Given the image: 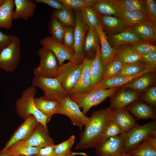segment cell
Masks as SVG:
<instances>
[{
  "mask_svg": "<svg viewBox=\"0 0 156 156\" xmlns=\"http://www.w3.org/2000/svg\"><path fill=\"white\" fill-rule=\"evenodd\" d=\"M129 154L133 156H156V148L151 146L145 140Z\"/></svg>",
  "mask_w": 156,
  "mask_h": 156,
  "instance_id": "cell-41",
  "label": "cell"
},
{
  "mask_svg": "<svg viewBox=\"0 0 156 156\" xmlns=\"http://www.w3.org/2000/svg\"><path fill=\"white\" fill-rule=\"evenodd\" d=\"M100 49V47L96 51L91 65L90 90L96 87L103 80L106 66L101 60Z\"/></svg>",
  "mask_w": 156,
  "mask_h": 156,
  "instance_id": "cell-19",
  "label": "cell"
},
{
  "mask_svg": "<svg viewBox=\"0 0 156 156\" xmlns=\"http://www.w3.org/2000/svg\"><path fill=\"white\" fill-rule=\"evenodd\" d=\"M145 6L147 15L153 21L156 22V1L155 0H143Z\"/></svg>",
  "mask_w": 156,
  "mask_h": 156,
  "instance_id": "cell-47",
  "label": "cell"
},
{
  "mask_svg": "<svg viewBox=\"0 0 156 156\" xmlns=\"http://www.w3.org/2000/svg\"><path fill=\"white\" fill-rule=\"evenodd\" d=\"M131 45L134 50L141 55L156 52V44L151 42H139Z\"/></svg>",
  "mask_w": 156,
  "mask_h": 156,
  "instance_id": "cell-43",
  "label": "cell"
},
{
  "mask_svg": "<svg viewBox=\"0 0 156 156\" xmlns=\"http://www.w3.org/2000/svg\"><path fill=\"white\" fill-rule=\"evenodd\" d=\"M14 36L5 34L0 30V51L11 42Z\"/></svg>",
  "mask_w": 156,
  "mask_h": 156,
  "instance_id": "cell-50",
  "label": "cell"
},
{
  "mask_svg": "<svg viewBox=\"0 0 156 156\" xmlns=\"http://www.w3.org/2000/svg\"><path fill=\"white\" fill-rule=\"evenodd\" d=\"M128 109L137 120L156 119L155 108L142 101H136L131 104L129 105Z\"/></svg>",
  "mask_w": 156,
  "mask_h": 156,
  "instance_id": "cell-20",
  "label": "cell"
},
{
  "mask_svg": "<svg viewBox=\"0 0 156 156\" xmlns=\"http://www.w3.org/2000/svg\"><path fill=\"white\" fill-rule=\"evenodd\" d=\"M108 38L109 44L114 48L125 44H132L138 42L144 41L127 29L120 33L110 35Z\"/></svg>",
  "mask_w": 156,
  "mask_h": 156,
  "instance_id": "cell-23",
  "label": "cell"
},
{
  "mask_svg": "<svg viewBox=\"0 0 156 156\" xmlns=\"http://www.w3.org/2000/svg\"></svg>",
  "mask_w": 156,
  "mask_h": 156,
  "instance_id": "cell-58",
  "label": "cell"
},
{
  "mask_svg": "<svg viewBox=\"0 0 156 156\" xmlns=\"http://www.w3.org/2000/svg\"><path fill=\"white\" fill-rule=\"evenodd\" d=\"M121 156H133L129 154H127L122 152L121 154Z\"/></svg>",
  "mask_w": 156,
  "mask_h": 156,
  "instance_id": "cell-56",
  "label": "cell"
},
{
  "mask_svg": "<svg viewBox=\"0 0 156 156\" xmlns=\"http://www.w3.org/2000/svg\"><path fill=\"white\" fill-rule=\"evenodd\" d=\"M98 16L103 28L110 35L120 33L127 28L124 22L119 17Z\"/></svg>",
  "mask_w": 156,
  "mask_h": 156,
  "instance_id": "cell-24",
  "label": "cell"
},
{
  "mask_svg": "<svg viewBox=\"0 0 156 156\" xmlns=\"http://www.w3.org/2000/svg\"><path fill=\"white\" fill-rule=\"evenodd\" d=\"M80 13L89 28L96 30L101 22L98 14L93 8L84 7L80 10Z\"/></svg>",
  "mask_w": 156,
  "mask_h": 156,
  "instance_id": "cell-36",
  "label": "cell"
},
{
  "mask_svg": "<svg viewBox=\"0 0 156 156\" xmlns=\"http://www.w3.org/2000/svg\"><path fill=\"white\" fill-rule=\"evenodd\" d=\"M78 154H80L83 155H85V154L83 153H77L73 152L71 150L67 154L64 156H74L75 155Z\"/></svg>",
  "mask_w": 156,
  "mask_h": 156,
  "instance_id": "cell-54",
  "label": "cell"
},
{
  "mask_svg": "<svg viewBox=\"0 0 156 156\" xmlns=\"http://www.w3.org/2000/svg\"><path fill=\"white\" fill-rule=\"evenodd\" d=\"M84 63V60L80 63L69 61L59 66L55 78L59 80L62 87L68 93L78 81Z\"/></svg>",
  "mask_w": 156,
  "mask_h": 156,
  "instance_id": "cell-5",
  "label": "cell"
},
{
  "mask_svg": "<svg viewBox=\"0 0 156 156\" xmlns=\"http://www.w3.org/2000/svg\"><path fill=\"white\" fill-rule=\"evenodd\" d=\"M40 43L42 47L53 53L57 59L59 66L62 65L66 60L73 61L74 49L68 48L51 36L42 38L40 41Z\"/></svg>",
  "mask_w": 156,
  "mask_h": 156,
  "instance_id": "cell-11",
  "label": "cell"
},
{
  "mask_svg": "<svg viewBox=\"0 0 156 156\" xmlns=\"http://www.w3.org/2000/svg\"><path fill=\"white\" fill-rule=\"evenodd\" d=\"M14 0H5L0 7V28L10 29L12 25Z\"/></svg>",
  "mask_w": 156,
  "mask_h": 156,
  "instance_id": "cell-30",
  "label": "cell"
},
{
  "mask_svg": "<svg viewBox=\"0 0 156 156\" xmlns=\"http://www.w3.org/2000/svg\"><path fill=\"white\" fill-rule=\"evenodd\" d=\"M93 8L98 15L119 17V9L112 0H98Z\"/></svg>",
  "mask_w": 156,
  "mask_h": 156,
  "instance_id": "cell-32",
  "label": "cell"
},
{
  "mask_svg": "<svg viewBox=\"0 0 156 156\" xmlns=\"http://www.w3.org/2000/svg\"><path fill=\"white\" fill-rule=\"evenodd\" d=\"M115 48L117 51V53L122 59L124 64L141 61V55L134 50L131 44H125Z\"/></svg>",
  "mask_w": 156,
  "mask_h": 156,
  "instance_id": "cell-35",
  "label": "cell"
},
{
  "mask_svg": "<svg viewBox=\"0 0 156 156\" xmlns=\"http://www.w3.org/2000/svg\"><path fill=\"white\" fill-rule=\"evenodd\" d=\"M5 0H0V7L3 4L5 1Z\"/></svg>",
  "mask_w": 156,
  "mask_h": 156,
  "instance_id": "cell-57",
  "label": "cell"
},
{
  "mask_svg": "<svg viewBox=\"0 0 156 156\" xmlns=\"http://www.w3.org/2000/svg\"><path fill=\"white\" fill-rule=\"evenodd\" d=\"M151 70L146 64L142 61L124 64L121 71L113 77L130 76H134L145 71Z\"/></svg>",
  "mask_w": 156,
  "mask_h": 156,
  "instance_id": "cell-34",
  "label": "cell"
},
{
  "mask_svg": "<svg viewBox=\"0 0 156 156\" xmlns=\"http://www.w3.org/2000/svg\"><path fill=\"white\" fill-rule=\"evenodd\" d=\"M36 3H41L45 4L57 10L65 8L64 5L57 0H35Z\"/></svg>",
  "mask_w": 156,
  "mask_h": 156,
  "instance_id": "cell-49",
  "label": "cell"
},
{
  "mask_svg": "<svg viewBox=\"0 0 156 156\" xmlns=\"http://www.w3.org/2000/svg\"><path fill=\"white\" fill-rule=\"evenodd\" d=\"M20 39L15 36L11 42L0 51V68L12 72L16 69L21 58Z\"/></svg>",
  "mask_w": 156,
  "mask_h": 156,
  "instance_id": "cell-8",
  "label": "cell"
},
{
  "mask_svg": "<svg viewBox=\"0 0 156 156\" xmlns=\"http://www.w3.org/2000/svg\"><path fill=\"white\" fill-rule=\"evenodd\" d=\"M139 92L131 89L123 88L111 96L110 106L113 112L127 108L128 106L139 99Z\"/></svg>",
  "mask_w": 156,
  "mask_h": 156,
  "instance_id": "cell-13",
  "label": "cell"
},
{
  "mask_svg": "<svg viewBox=\"0 0 156 156\" xmlns=\"http://www.w3.org/2000/svg\"><path fill=\"white\" fill-rule=\"evenodd\" d=\"M34 101L37 108L43 114L48 117L49 122L53 115L56 114L60 107L59 100H47L43 96L34 98Z\"/></svg>",
  "mask_w": 156,
  "mask_h": 156,
  "instance_id": "cell-28",
  "label": "cell"
},
{
  "mask_svg": "<svg viewBox=\"0 0 156 156\" xmlns=\"http://www.w3.org/2000/svg\"><path fill=\"white\" fill-rule=\"evenodd\" d=\"M65 28L57 18L52 15L50 32L53 38L59 42H62Z\"/></svg>",
  "mask_w": 156,
  "mask_h": 156,
  "instance_id": "cell-40",
  "label": "cell"
},
{
  "mask_svg": "<svg viewBox=\"0 0 156 156\" xmlns=\"http://www.w3.org/2000/svg\"><path fill=\"white\" fill-rule=\"evenodd\" d=\"M54 145L41 148L38 153L31 156H56L54 151Z\"/></svg>",
  "mask_w": 156,
  "mask_h": 156,
  "instance_id": "cell-51",
  "label": "cell"
},
{
  "mask_svg": "<svg viewBox=\"0 0 156 156\" xmlns=\"http://www.w3.org/2000/svg\"><path fill=\"white\" fill-rule=\"evenodd\" d=\"M120 136L123 141L122 152L129 154L147 138L156 136V120L143 125L137 123L127 131Z\"/></svg>",
  "mask_w": 156,
  "mask_h": 156,
  "instance_id": "cell-2",
  "label": "cell"
},
{
  "mask_svg": "<svg viewBox=\"0 0 156 156\" xmlns=\"http://www.w3.org/2000/svg\"><path fill=\"white\" fill-rule=\"evenodd\" d=\"M112 1L121 11L139 12L148 16L146 8L143 0H112Z\"/></svg>",
  "mask_w": 156,
  "mask_h": 156,
  "instance_id": "cell-31",
  "label": "cell"
},
{
  "mask_svg": "<svg viewBox=\"0 0 156 156\" xmlns=\"http://www.w3.org/2000/svg\"><path fill=\"white\" fill-rule=\"evenodd\" d=\"M94 57H86L84 59V64L79 79L76 85L68 93V97L72 100L91 90V67Z\"/></svg>",
  "mask_w": 156,
  "mask_h": 156,
  "instance_id": "cell-12",
  "label": "cell"
},
{
  "mask_svg": "<svg viewBox=\"0 0 156 156\" xmlns=\"http://www.w3.org/2000/svg\"><path fill=\"white\" fill-rule=\"evenodd\" d=\"M124 64L122 59L117 53L112 60L106 65L103 79L116 76L121 71Z\"/></svg>",
  "mask_w": 156,
  "mask_h": 156,
  "instance_id": "cell-37",
  "label": "cell"
},
{
  "mask_svg": "<svg viewBox=\"0 0 156 156\" xmlns=\"http://www.w3.org/2000/svg\"><path fill=\"white\" fill-rule=\"evenodd\" d=\"M64 26L71 27L75 25V19L71 10L65 8L57 10L52 15Z\"/></svg>",
  "mask_w": 156,
  "mask_h": 156,
  "instance_id": "cell-38",
  "label": "cell"
},
{
  "mask_svg": "<svg viewBox=\"0 0 156 156\" xmlns=\"http://www.w3.org/2000/svg\"><path fill=\"white\" fill-rule=\"evenodd\" d=\"M141 61L144 62L148 67L153 71L156 67V52L141 55Z\"/></svg>",
  "mask_w": 156,
  "mask_h": 156,
  "instance_id": "cell-48",
  "label": "cell"
},
{
  "mask_svg": "<svg viewBox=\"0 0 156 156\" xmlns=\"http://www.w3.org/2000/svg\"><path fill=\"white\" fill-rule=\"evenodd\" d=\"M113 112L110 107L93 112L88 122L80 134L79 141L76 146L77 150L96 148L99 145L103 132L112 119Z\"/></svg>",
  "mask_w": 156,
  "mask_h": 156,
  "instance_id": "cell-1",
  "label": "cell"
},
{
  "mask_svg": "<svg viewBox=\"0 0 156 156\" xmlns=\"http://www.w3.org/2000/svg\"><path fill=\"white\" fill-rule=\"evenodd\" d=\"M24 140L27 146L40 148L55 144L47 128L39 122L29 136Z\"/></svg>",
  "mask_w": 156,
  "mask_h": 156,
  "instance_id": "cell-15",
  "label": "cell"
},
{
  "mask_svg": "<svg viewBox=\"0 0 156 156\" xmlns=\"http://www.w3.org/2000/svg\"><path fill=\"white\" fill-rule=\"evenodd\" d=\"M145 140L147 141L151 146L156 148V136H149Z\"/></svg>",
  "mask_w": 156,
  "mask_h": 156,
  "instance_id": "cell-52",
  "label": "cell"
},
{
  "mask_svg": "<svg viewBox=\"0 0 156 156\" xmlns=\"http://www.w3.org/2000/svg\"><path fill=\"white\" fill-rule=\"evenodd\" d=\"M57 0L62 4L65 8L70 10L79 11L85 7L82 0Z\"/></svg>",
  "mask_w": 156,
  "mask_h": 156,
  "instance_id": "cell-44",
  "label": "cell"
},
{
  "mask_svg": "<svg viewBox=\"0 0 156 156\" xmlns=\"http://www.w3.org/2000/svg\"><path fill=\"white\" fill-rule=\"evenodd\" d=\"M119 17L124 22L127 28L132 27L142 22L151 20L148 16L140 12L122 11L120 10Z\"/></svg>",
  "mask_w": 156,
  "mask_h": 156,
  "instance_id": "cell-33",
  "label": "cell"
},
{
  "mask_svg": "<svg viewBox=\"0 0 156 156\" xmlns=\"http://www.w3.org/2000/svg\"><path fill=\"white\" fill-rule=\"evenodd\" d=\"M59 101L60 107L56 114L67 116L73 125L78 127L82 130V127L88 122L89 117L83 113L77 104L69 97Z\"/></svg>",
  "mask_w": 156,
  "mask_h": 156,
  "instance_id": "cell-9",
  "label": "cell"
},
{
  "mask_svg": "<svg viewBox=\"0 0 156 156\" xmlns=\"http://www.w3.org/2000/svg\"><path fill=\"white\" fill-rule=\"evenodd\" d=\"M122 133L119 126L112 118L104 129L100 138L99 145L106 139L120 135Z\"/></svg>",
  "mask_w": 156,
  "mask_h": 156,
  "instance_id": "cell-39",
  "label": "cell"
},
{
  "mask_svg": "<svg viewBox=\"0 0 156 156\" xmlns=\"http://www.w3.org/2000/svg\"><path fill=\"white\" fill-rule=\"evenodd\" d=\"M32 86L39 88L43 92L44 98L51 100H60L68 96V93L62 87L56 78L34 77Z\"/></svg>",
  "mask_w": 156,
  "mask_h": 156,
  "instance_id": "cell-7",
  "label": "cell"
},
{
  "mask_svg": "<svg viewBox=\"0 0 156 156\" xmlns=\"http://www.w3.org/2000/svg\"><path fill=\"white\" fill-rule=\"evenodd\" d=\"M112 118L119 126L123 133L128 131L136 124L135 120L129 113L127 108L113 112Z\"/></svg>",
  "mask_w": 156,
  "mask_h": 156,
  "instance_id": "cell-27",
  "label": "cell"
},
{
  "mask_svg": "<svg viewBox=\"0 0 156 156\" xmlns=\"http://www.w3.org/2000/svg\"><path fill=\"white\" fill-rule=\"evenodd\" d=\"M36 94V88L32 86L25 90L16 101L15 106L19 116L25 120L30 115L34 116L37 121L47 128L48 117L43 114L36 107L34 99Z\"/></svg>",
  "mask_w": 156,
  "mask_h": 156,
  "instance_id": "cell-3",
  "label": "cell"
},
{
  "mask_svg": "<svg viewBox=\"0 0 156 156\" xmlns=\"http://www.w3.org/2000/svg\"><path fill=\"white\" fill-rule=\"evenodd\" d=\"M145 73L133 81L122 87L137 92L144 91L148 89L155 83V75L151 73Z\"/></svg>",
  "mask_w": 156,
  "mask_h": 156,
  "instance_id": "cell-26",
  "label": "cell"
},
{
  "mask_svg": "<svg viewBox=\"0 0 156 156\" xmlns=\"http://www.w3.org/2000/svg\"><path fill=\"white\" fill-rule=\"evenodd\" d=\"M62 42L66 47L74 49V29L72 27H66Z\"/></svg>",
  "mask_w": 156,
  "mask_h": 156,
  "instance_id": "cell-45",
  "label": "cell"
},
{
  "mask_svg": "<svg viewBox=\"0 0 156 156\" xmlns=\"http://www.w3.org/2000/svg\"><path fill=\"white\" fill-rule=\"evenodd\" d=\"M122 146L120 135L110 138L96 148L97 156H121Z\"/></svg>",
  "mask_w": 156,
  "mask_h": 156,
  "instance_id": "cell-16",
  "label": "cell"
},
{
  "mask_svg": "<svg viewBox=\"0 0 156 156\" xmlns=\"http://www.w3.org/2000/svg\"><path fill=\"white\" fill-rule=\"evenodd\" d=\"M0 156H14L11 155L7 153H0Z\"/></svg>",
  "mask_w": 156,
  "mask_h": 156,
  "instance_id": "cell-55",
  "label": "cell"
},
{
  "mask_svg": "<svg viewBox=\"0 0 156 156\" xmlns=\"http://www.w3.org/2000/svg\"><path fill=\"white\" fill-rule=\"evenodd\" d=\"M96 30L99 35L101 46V57L103 62L107 65L116 55L117 51L115 48L111 47L109 44L101 23L98 26Z\"/></svg>",
  "mask_w": 156,
  "mask_h": 156,
  "instance_id": "cell-21",
  "label": "cell"
},
{
  "mask_svg": "<svg viewBox=\"0 0 156 156\" xmlns=\"http://www.w3.org/2000/svg\"><path fill=\"white\" fill-rule=\"evenodd\" d=\"M100 47V39L96 30L89 28L86 35L83 47V59L89 57H94Z\"/></svg>",
  "mask_w": 156,
  "mask_h": 156,
  "instance_id": "cell-22",
  "label": "cell"
},
{
  "mask_svg": "<svg viewBox=\"0 0 156 156\" xmlns=\"http://www.w3.org/2000/svg\"><path fill=\"white\" fill-rule=\"evenodd\" d=\"M152 72V70H148L134 76L112 77L103 79L97 86L102 89L122 87L143 74L147 72Z\"/></svg>",
  "mask_w": 156,
  "mask_h": 156,
  "instance_id": "cell-25",
  "label": "cell"
},
{
  "mask_svg": "<svg viewBox=\"0 0 156 156\" xmlns=\"http://www.w3.org/2000/svg\"><path fill=\"white\" fill-rule=\"evenodd\" d=\"M144 100L153 107L156 106V87L154 86L149 88L144 94Z\"/></svg>",
  "mask_w": 156,
  "mask_h": 156,
  "instance_id": "cell-46",
  "label": "cell"
},
{
  "mask_svg": "<svg viewBox=\"0 0 156 156\" xmlns=\"http://www.w3.org/2000/svg\"><path fill=\"white\" fill-rule=\"evenodd\" d=\"M86 7L94 8L97 1V0H82Z\"/></svg>",
  "mask_w": 156,
  "mask_h": 156,
  "instance_id": "cell-53",
  "label": "cell"
},
{
  "mask_svg": "<svg viewBox=\"0 0 156 156\" xmlns=\"http://www.w3.org/2000/svg\"><path fill=\"white\" fill-rule=\"evenodd\" d=\"M120 89V87H118L102 89L97 86L87 93L76 98L73 101L79 108H82V112L86 116L91 107L101 103L107 98L110 97Z\"/></svg>",
  "mask_w": 156,
  "mask_h": 156,
  "instance_id": "cell-4",
  "label": "cell"
},
{
  "mask_svg": "<svg viewBox=\"0 0 156 156\" xmlns=\"http://www.w3.org/2000/svg\"><path fill=\"white\" fill-rule=\"evenodd\" d=\"M40 149L27 146L24 140H21L13 143L5 153L14 156H31L38 153Z\"/></svg>",
  "mask_w": 156,
  "mask_h": 156,
  "instance_id": "cell-29",
  "label": "cell"
},
{
  "mask_svg": "<svg viewBox=\"0 0 156 156\" xmlns=\"http://www.w3.org/2000/svg\"><path fill=\"white\" fill-rule=\"evenodd\" d=\"M15 9L12 14L13 19H21L27 21L34 15L36 3L33 0H14Z\"/></svg>",
  "mask_w": 156,
  "mask_h": 156,
  "instance_id": "cell-18",
  "label": "cell"
},
{
  "mask_svg": "<svg viewBox=\"0 0 156 156\" xmlns=\"http://www.w3.org/2000/svg\"><path fill=\"white\" fill-rule=\"evenodd\" d=\"M38 123L34 116H29L14 132L4 148L0 151V153L5 152L9 147L14 142L26 139L32 133Z\"/></svg>",
  "mask_w": 156,
  "mask_h": 156,
  "instance_id": "cell-14",
  "label": "cell"
},
{
  "mask_svg": "<svg viewBox=\"0 0 156 156\" xmlns=\"http://www.w3.org/2000/svg\"><path fill=\"white\" fill-rule=\"evenodd\" d=\"M75 140V136L71 135L67 140L59 144L53 145V148L56 156H64L70 151Z\"/></svg>",
  "mask_w": 156,
  "mask_h": 156,
  "instance_id": "cell-42",
  "label": "cell"
},
{
  "mask_svg": "<svg viewBox=\"0 0 156 156\" xmlns=\"http://www.w3.org/2000/svg\"><path fill=\"white\" fill-rule=\"evenodd\" d=\"M156 23L149 20L127 29L135 34L143 41L155 43L156 39Z\"/></svg>",
  "mask_w": 156,
  "mask_h": 156,
  "instance_id": "cell-17",
  "label": "cell"
},
{
  "mask_svg": "<svg viewBox=\"0 0 156 156\" xmlns=\"http://www.w3.org/2000/svg\"><path fill=\"white\" fill-rule=\"evenodd\" d=\"M75 17L74 29V54L73 60V62L80 63L83 60V47L89 27L83 20L79 12L76 11Z\"/></svg>",
  "mask_w": 156,
  "mask_h": 156,
  "instance_id": "cell-10",
  "label": "cell"
},
{
  "mask_svg": "<svg viewBox=\"0 0 156 156\" xmlns=\"http://www.w3.org/2000/svg\"><path fill=\"white\" fill-rule=\"evenodd\" d=\"M38 55L40 61L38 65L33 69L34 77L55 78L59 65L54 55L50 51L42 47L39 49Z\"/></svg>",
  "mask_w": 156,
  "mask_h": 156,
  "instance_id": "cell-6",
  "label": "cell"
}]
</instances>
